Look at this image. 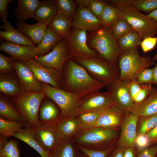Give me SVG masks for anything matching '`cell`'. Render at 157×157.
<instances>
[{
	"instance_id": "cell-54",
	"label": "cell",
	"mask_w": 157,
	"mask_h": 157,
	"mask_svg": "<svg viewBox=\"0 0 157 157\" xmlns=\"http://www.w3.org/2000/svg\"><path fill=\"white\" fill-rule=\"evenodd\" d=\"M124 149L122 147H115L108 157H123Z\"/></svg>"
},
{
	"instance_id": "cell-50",
	"label": "cell",
	"mask_w": 157,
	"mask_h": 157,
	"mask_svg": "<svg viewBox=\"0 0 157 157\" xmlns=\"http://www.w3.org/2000/svg\"><path fill=\"white\" fill-rule=\"evenodd\" d=\"M141 84L137 80H133L131 81L128 86L129 93L134 101L135 96L141 88Z\"/></svg>"
},
{
	"instance_id": "cell-12",
	"label": "cell",
	"mask_w": 157,
	"mask_h": 157,
	"mask_svg": "<svg viewBox=\"0 0 157 157\" xmlns=\"http://www.w3.org/2000/svg\"><path fill=\"white\" fill-rule=\"evenodd\" d=\"M22 61L32 71L38 81L56 88L63 89L62 72L54 68L46 67L33 59Z\"/></svg>"
},
{
	"instance_id": "cell-53",
	"label": "cell",
	"mask_w": 157,
	"mask_h": 157,
	"mask_svg": "<svg viewBox=\"0 0 157 157\" xmlns=\"http://www.w3.org/2000/svg\"><path fill=\"white\" fill-rule=\"evenodd\" d=\"M138 151L135 147H129L124 149L123 157H137Z\"/></svg>"
},
{
	"instance_id": "cell-2",
	"label": "cell",
	"mask_w": 157,
	"mask_h": 157,
	"mask_svg": "<svg viewBox=\"0 0 157 157\" xmlns=\"http://www.w3.org/2000/svg\"><path fill=\"white\" fill-rule=\"evenodd\" d=\"M119 135V128L94 127L81 129L72 141L85 148L102 150L115 146Z\"/></svg>"
},
{
	"instance_id": "cell-17",
	"label": "cell",
	"mask_w": 157,
	"mask_h": 157,
	"mask_svg": "<svg viewBox=\"0 0 157 157\" xmlns=\"http://www.w3.org/2000/svg\"><path fill=\"white\" fill-rule=\"evenodd\" d=\"M138 118L131 113L125 115L120 126V133L116 144L117 147L124 148L129 147H135Z\"/></svg>"
},
{
	"instance_id": "cell-21",
	"label": "cell",
	"mask_w": 157,
	"mask_h": 157,
	"mask_svg": "<svg viewBox=\"0 0 157 157\" xmlns=\"http://www.w3.org/2000/svg\"><path fill=\"white\" fill-rule=\"evenodd\" d=\"M131 113L138 117L157 114V89L152 87L146 99L140 102L134 103Z\"/></svg>"
},
{
	"instance_id": "cell-57",
	"label": "cell",
	"mask_w": 157,
	"mask_h": 157,
	"mask_svg": "<svg viewBox=\"0 0 157 157\" xmlns=\"http://www.w3.org/2000/svg\"><path fill=\"white\" fill-rule=\"evenodd\" d=\"M153 83L157 85V64L153 68Z\"/></svg>"
},
{
	"instance_id": "cell-4",
	"label": "cell",
	"mask_w": 157,
	"mask_h": 157,
	"mask_svg": "<svg viewBox=\"0 0 157 157\" xmlns=\"http://www.w3.org/2000/svg\"><path fill=\"white\" fill-rule=\"evenodd\" d=\"M46 94L43 91L22 92L12 99L24 120V127L33 128L40 124L38 113L42 102Z\"/></svg>"
},
{
	"instance_id": "cell-24",
	"label": "cell",
	"mask_w": 157,
	"mask_h": 157,
	"mask_svg": "<svg viewBox=\"0 0 157 157\" xmlns=\"http://www.w3.org/2000/svg\"><path fill=\"white\" fill-rule=\"evenodd\" d=\"M16 25L17 30L29 37L36 45L41 42L48 28L45 24L38 22L29 24L23 22H17Z\"/></svg>"
},
{
	"instance_id": "cell-5",
	"label": "cell",
	"mask_w": 157,
	"mask_h": 157,
	"mask_svg": "<svg viewBox=\"0 0 157 157\" xmlns=\"http://www.w3.org/2000/svg\"><path fill=\"white\" fill-rule=\"evenodd\" d=\"M117 64L120 71L118 80H136L143 69L155 65V62L149 56H142L137 48L122 51L119 56Z\"/></svg>"
},
{
	"instance_id": "cell-51",
	"label": "cell",
	"mask_w": 157,
	"mask_h": 157,
	"mask_svg": "<svg viewBox=\"0 0 157 157\" xmlns=\"http://www.w3.org/2000/svg\"><path fill=\"white\" fill-rule=\"evenodd\" d=\"M13 0H0V17L2 20L6 19L9 13L7 6L8 3Z\"/></svg>"
},
{
	"instance_id": "cell-23",
	"label": "cell",
	"mask_w": 157,
	"mask_h": 157,
	"mask_svg": "<svg viewBox=\"0 0 157 157\" xmlns=\"http://www.w3.org/2000/svg\"><path fill=\"white\" fill-rule=\"evenodd\" d=\"M56 129L64 140H72L81 130L76 116L62 119Z\"/></svg>"
},
{
	"instance_id": "cell-41",
	"label": "cell",
	"mask_w": 157,
	"mask_h": 157,
	"mask_svg": "<svg viewBox=\"0 0 157 157\" xmlns=\"http://www.w3.org/2000/svg\"><path fill=\"white\" fill-rule=\"evenodd\" d=\"M0 157H20L19 148L15 140L10 139L0 149Z\"/></svg>"
},
{
	"instance_id": "cell-36",
	"label": "cell",
	"mask_w": 157,
	"mask_h": 157,
	"mask_svg": "<svg viewBox=\"0 0 157 157\" xmlns=\"http://www.w3.org/2000/svg\"><path fill=\"white\" fill-rule=\"evenodd\" d=\"M57 14L63 15L72 21L77 10L78 5L75 0H55Z\"/></svg>"
},
{
	"instance_id": "cell-55",
	"label": "cell",
	"mask_w": 157,
	"mask_h": 157,
	"mask_svg": "<svg viewBox=\"0 0 157 157\" xmlns=\"http://www.w3.org/2000/svg\"><path fill=\"white\" fill-rule=\"evenodd\" d=\"M79 7L88 8L90 0H75Z\"/></svg>"
},
{
	"instance_id": "cell-34",
	"label": "cell",
	"mask_w": 157,
	"mask_h": 157,
	"mask_svg": "<svg viewBox=\"0 0 157 157\" xmlns=\"http://www.w3.org/2000/svg\"><path fill=\"white\" fill-rule=\"evenodd\" d=\"M80 152L72 140H64L49 157H80Z\"/></svg>"
},
{
	"instance_id": "cell-31",
	"label": "cell",
	"mask_w": 157,
	"mask_h": 157,
	"mask_svg": "<svg viewBox=\"0 0 157 157\" xmlns=\"http://www.w3.org/2000/svg\"><path fill=\"white\" fill-rule=\"evenodd\" d=\"M63 38L48 27L42 40L35 47L37 57H42L49 53L53 46Z\"/></svg>"
},
{
	"instance_id": "cell-18",
	"label": "cell",
	"mask_w": 157,
	"mask_h": 157,
	"mask_svg": "<svg viewBox=\"0 0 157 157\" xmlns=\"http://www.w3.org/2000/svg\"><path fill=\"white\" fill-rule=\"evenodd\" d=\"M0 51L10 56L14 60L24 61L37 57L35 47L22 45L5 40L1 43Z\"/></svg>"
},
{
	"instance_id": "cell-56",
	"label": "cell",
	"mask_w": 157,
	"mask_h": 157,
	"mask_svg": "<svg viewBox=\"0 0 157 157\" xmlns=\"http://www.w3.org/2000/svg\"><path fill=\"white\" fill-rule=\"evenodd\" d=\"M8 138L6 136L0 135V149L3 148L8 141Z\"/></svg>"
},
{
	"instance_id": "cell-19",
	"label": "cell",
	"mask_w": 157,
	"mask_h": 157,
	"mask_svg": "<svg viewBox=\"0 0 157 157\" xmlns=\"http://www.w3.org/2000/svg\"><path fill=\"white\" fill-rule=\"evenodd\" d=\"M72 26L76 29L95 31L102 26L101 20L88 8L79 7L72 20Z\"/></svg>"
},
{
	"instance_id": "cell-14",
	"label": "cell",
	"mask_w": 157,
	"mask_h": 157,
	"mask_svg": "<svg viewBox=\"0 0 157 157\" xmlns=\"http://www.w3.org/2000/svg\"><path fill=\"white\" fill-rule=\"evenodd\" d=\"M31 128L39 144L49 154L54 151L64 140L56 129L41 124Z\"/></svg>"
},
{
	"instance_id": "cell-49",
	"label": "cell",
	"mask_w": 157,
	"mask_h": 157,
	"mask_svg": "<svg viewBox=\"0 0 157 157\" xmlns=\"http://www.w3.org/2000/svg\"><path fill=\"white\" fill-rule=\"evenodd\" d=\"M137 151V157H155L157 154V144Z\"/></svg>"
},
{
	"instance_id": "cell-61",
	"label": "cell",
	"mask_w": 157,
	"mask_h": 157,
	"mask_svg": "<svg viewBox=\"0 0 157 157\" xmlns=\"http://www.w3.org/2000/svg\"><path fill=\"white\" fill-rule=\"evenodd\" d=\"M155 157H157V155H156V156Z\"/></svg>"
},
{
	"instance_id": "cell-32",
	"label": "cell",
	"mask_w": 157,
	"mask_h": 157,
	"mask_svg": "<svg viewBox=\"0 0 157 157\" xmlns=\"http://www.w3.org/2000/svg\"><path fill=\"white\" fill-rule=\"evenodd\" d=\"M72 26L71 20L63 15L57 14L47 26L58 36L67 39Z\"/></svg>"
},
{
	"instance_id": "cell-25",
	"label": "cell",
	"mask_w": 157,
	"mask_h": 157,
	"mask_svg": "<svg viewBox=\"0 0 157 157\" xmlns=\"http://www.w3.org/2000/svg\"><path fill=\"white\" fill-rule=\"evenodd\" d=\"M57 14V7L54 1L44 0L41 1L33 18L37 22L47 26Z\"/></svg>"
},
{
	"instance_id": "cell-46",
	"label": "cell",
	"mask_w": 157,
	"mask_h": 157,
	"mask_svg": "<svg viewBox=\"0 0 157 157\" xmlns=\"http://www.w3.org/2000/svg\"><path fill=\"white\" fill-rule=\"evenodd\" d=\"M141 88L135 98L134 103H138L146 99L150 93L152 88L151 84H141Z\"/></svg>"
},
{
	"instance_id": "cell-38",
	"label": "cell",
	"mask_w": 157,
	"mask_h": 157,
	"mask_svg": "<svg viewBox=\"0 0 157 157\" xmlns=\"http://www.w3.org/2000/svg\"><path fill=\"white\" fill-rule=\"evenodd\" d=\"M120 17L119 9L107 3L104 8L100 20L103 26H110Z\"/></svg>"
},
{
	"instance_id": "cell-15",
	"label": "cell",
	"mask_w": 157,
	"mask_h": 157,
	"mask_svg": "<svg viewBox=\"0 0 157 157\" xmlns=\"http://www.w3.org/2000/svg\"><path fill=\"white\" fill-rule=\"evenodd\" d=\"M13 63L22 92L43 90L41 83L37 80L32 71L23 61L14 60Z\"/></svg>"
},
{
	"instance_id": "cell-43",
	"label": "cell",
	"mask_w": 157,
	"mask_h": 157,
	"mask_svg": "<svg viewBox=\"0 0 157 157\" xmlns=\"http://www.w3.org/2000/svg\"><path fill=\"white\" fill-rule=\"evenodd\" d=\"M14 60L10 57L0 53V73L11 74L15 72Z\"/></svg>"
},
{
	"instance_id": "cell-45",
	"label": "cell",
	"mask_w": 157,
	"mask_h": 157,
	"mask_svg": "<svg viewBox=\"0 0 157 157\" xmlns=\"http://www.w3.org/2000/svg\"><path fill=\"white\" fill-rule=\"evenodd\" d=\"M136 80L141 84H153V68H147L143 69L138 75Z\"/></svg>"
},
{
	"instance_id": "cell-42",
	"label": "cell",
	"mask_w": 157,
	"mask_h": 157,
	"mask_svg": "<svg viewBox=\"0 0 157 157\" xmlns=\"http://www.w3.org/2000/svg\"><path fill=\"white\" fill-rule=\"evenodd\" d=\"M80 151L88 157H108L115 146L107 149L97 150L87 148L75 144Z\"/></svg>"
},
{
	"instance_id": "cell-40",
	"label": "cell",
	"mask_w": 157,
	"mask_h": 157,
	"mask_svg": "<svg viewBox=\"0 0 157 157\" xmlns=\"http://www.w3.org/2000/svg\"><path fill=\"white\" fill-rule=\"evenodd\" d=\"M101 113L85 112L77 115L76 116L79 121L81 129L93 127Z\"/></svg>"
},
{
	"instance_id": "cell-20",
	"label": "cell",
	"mask_w": 157,
	"mask_h": 157,
	"mask_svg": "<svg viewBox=\"0 0 157 157\" xmlns=\"http://www.w3.org/2000/svg\"><path fill=\"white\" fill-rule=\"evenodd\" d=\"M125 115L121 111L112 105L101 113L93 127L119 128Z\"/></svg>"
},
{
	"instance_id": "cell-60",
	"label": "cell",
	"mask_w": 157,
	"mask_h": 157,
	"mask_svg": "<svg viewBox=\"0 0 157 157\" xmlns=\"http://www.w3.org/2000/svg\"><path fill=\"white\" fill-rule=\"evenodd\" d=\"M80 157H88V156L81 152L80 154Z\"/></svg>"
},
{
	"instance_id": "cell-44",
	"label": "cell",
	"mask_w": 157,
	"mask_h": 157,
	"mask_svg": "<svg viewBox=\"0 0 157 157\" xmlns=\"http://www.w3.org/2000/svg\"><path fill=\"white\" fill-rule=\"evenodd\" d=\"M106 1L90 0L88 8L98 19H100L104 8L107 3Z\"/></svg>"
},
{
	"instance_id": "cell-30",
	"label": "cell",
	"mask_w": 157,
	"mask_h": 157,
	"mask_svg": "<svg viewBox=\"0 0 157 157\" xmlns=\"http://www.w3.org/2000/svg\"><path fill=\"white\" fill-rule=\"evenodd\" d=\"M13 137L26 143L42 157H49V154L41 147L35 139L31 128H22L14 134Z\"/></svg>"
},
{
	"instance_id": "cell-3",
	"label": "cell",
	"mask_w": 157,
	"mask_h": 157,
	"mask_svg": "<svg viewBox=\"0 0 157 157\" xmlns=\"http://www.w3.org/2000/svg\"><path fill=\"white\" fill-rule=\"evenodd\" d=\"M89 38V47L95 50L99 57L110 64H117L119 56L122 51L112 32L110 26H103L94 31Z\"/></svg>"
},
{
	"instance_id": "cell-7",
	"label": "cell",
	"mask_w": 157,
	"mask_h": 157,
	"mask_svg": "<svg viewBox=\"0 0 157 157\" xmlns=\"http://www.w3.org/2000/svg\"><path fill=\"white\" fill-rule=\"evenodd\" d=\"M117 8L120 17L126 20L142 39L157 34V24L147 15L131 6Z\"/></svg>"
},
{
	"instance_id": "cell-8",
	"label": "cell",
	"mask_w": 157,
	"mask_h": 157,
	"mask_svg": "<svg viewBox=\"0 0 157 157\" xmlns=\"http://www.w3.org/2000/svg\"><path fill=\"white\" fill-rule=\"evenodd\" d=\"M41 83L46 96L52 100L60 108L63 119L76 116L81 98L63 89L54 88L44 83Z\"/></svg>"
},
{
	"instance_id": "cell-10",
	"label": "cell",
	"mask_w": 157,
	"mask_h": 157,
	"mask_svg": "<svg viewBox=\"0 0 157 157\" xmlns=\"http://www.w3.org/2000/svg\"><path fill=\"white\" fill-rule=\"evenodd\" d=\"M87 31L71 28L67 38L68 52L72 58L88 59L99 57L87 44Z\"/></svg>"
},
{
	"instance_id": "cell-6",
	"label": "cell",
	"mask_w": 157,
	"mask_h": 157,
	"mask_svg": "<svg viewBox=\"0 0 157 157\" xmlns=\"http://www.w3.org/2000/svg\"><path fill=\"white\" fill-rule=\"evenodd\" d=\"M72 59L83 67L94 78L107 85L119 78L120 71L117 64H110L99 57L88 59Z\"/></svg>"
},
{
	"instance_id": "cell-28",
	"label": "cell",
	"mask_w": 157,
	"mask_h": 157,
	"mask_svg": "<svg viewBox=\"0 0 157 157\" xmlns=\"http://www.w3.org/2000/svg\"><path fill=\"white\" fill-rule=\"evenodd\" d=\"M0 115L7 119L20 121L24 123L21 114L12 99L3 94H0Z\"/></svg>"
},
{
	"instance_id": "cell-37",
	"label": "cell",
	"mask_w": 157,
	"mask_h": 157,
	"mask_svg": "<svg viewBox=\"0 0 157 157\" xmlns=\"http://www.w3.org/2000/svg\"><path fill=\"white\" fill-rule=\"evenodd\" d=\"M157 125V114L139 117L137 124V135H145Z\"/></svg>"
},
{
	"instance_id": "cell-58",
	"label": "cell",
	"mask_w": 157,
	"mask_h": 157,
	"mask_svg": "<svg viewBox=\"0 0 157 157\" xmlns=\"http://www.w3.org/2000/svg\"><path fill=\"white\" fill-rule=\"evenodd\" d=\"M147 15L153 19L157 24V9L149 13Z\"/></svg>"
},
{
	"instance_id": "cell-22",
	"label": "cell",
	"mask_w": 157,
	"mask_h": 157,
	"mask_svg": "<svg viewBox=\"0 0 157 157\" xmlns=\"http://www.w3.org/2000/svg\"><path fill=\"white\" fill-rule=\"evenodd\" d=\"M2 20L4 24L1 25L0 28L5 31H0L1 38L20 45H29L35 47L37 46L29 37L14 28L6 19Z\"/></svg>"
},
{
	"instance_id": "cell-11",
	"label": "cell",
	"mask_w": 157,
	"mask_h": 157,
	"mask_svg": "<svg viewBox=\"0 0 157 157\" xmlns=\"http://www.w3.org/2000/svg\"><path fill=\"white\" fill-rule=\"evenodd\" d=\"M67 46V39L63 38L53 46L49 53L33 59L46 67L54 68L62 72L65 62L72 58L68 52Z\"/></svg>"
},
{
	"instance_id": "cell-1",
	"label": "cell",
	"mask_w": 157,
	"mask_h": 157,
	"mask_svg": "<svg viewBox=\"0 0 157 157\" xmlns=\"http://www.w3.org/2000/svg\"><path fill=\"white\" fill-rule=\"evenodd\" d=\"M63 89L80 98L99 91L106 84L92 77L82 66L70 58L65 63L62 72Z\"/></svg>"
},
{
	"instance_id": "cell-39",
	"label": "cell",
	"mask_w": 157,
	"mask_h": 157,
	"mask_svg": "<svg viewBox=\"0 0 157 157\" xmlns=\"http://www.w3.org/2000/svg\"><path fill=\"white\" fill-rule=\"evenodd\" d=\"M110 28L113 36L117 40L132 29L126 20L121 17L113 22L110 25Z\"/></svg>"
},
{
	"instance_id": "cell-27",
	"label": "cell",
	"mask_w": 157,
	"mask_h": 157,
	"mask_svg": "<svg viewBox=\"0 0 157 157\" xmlns=\"http://www.w3.org/2000/svg\"><path fill=\"white\" fill-rule=\"evenodd\" d=\"M17 6L14 11L19 22L33 18L41 1L38 0H17Z\"/></svg>"
},
{
	"instance_id": "cell-29",
	"label": "cell",
	"mask_w": 157,
	"mask_h": 157,
	"mask_svg": "<svg viewBox=\"0 0 157 157\" xmlns=\"http://www.w3.org/2000/svg\"><path fill=\"white\" fill-rule=\"evenodd\" d=\"M111 4L117 7L131 6L140 11L149 13L157 9V0H113Z\"/></svg>"
},
{
	"instance_id": "cell-47",
	"label": "cell",
	"mask_w": 157,
	"mask_h": 157,
	"mask_svg": "<svg viewBox=\"0 0 157 157\" xmlns=\"http://www.w3.org/2000/svg\"><path fill=\"white\" fill-rule=\"evenodd\" d=\"M157 43V37H148L144 39L140 43L141 48L144 52L151 50Z\"/></svg>"
},
{
	"instance_id": "cell-59",
	"label": "cell",
	"mask_w": 157,
	"mask_h": 157,
	"mask_svg": "<svg viewBox=\"0 0 157 157\" xmlns=\"http://www.w3.org/2000/svg\"><path fill=\"white\" fill-rule=\"evenodd\" d=\"M152 60L155 61L157 60V53L152 58Z\"/></svg>"
},
{
	"instance_id": "cell-26",
	"label": "cell",
	"mask_w": 157,
	"mask_h": 157,
	"mask_svg": "<svg viewBox=\"0 0 157 157\" xmlns=\"http://www.w3.org/2000/svg\"><path fill=\"white\" fill-rule=\"evenodd\" d=\"M0 92L13 98L22 92L15 72L11 74H0Z\"/></svg>"
},
{
	"instance_id": "cell-33",
	"label": "cell",
	"mask_w": 157,
	"mask_h": 157,
	"mask_svg": "<svg viewBox=\"0 0 157 157\" xmlns=\"http://www.w3.org/2000/svg\"><path fill=\"white\" fill-rule=\"evenodd\" d=\"M142 40L138 33L132 29L117 39V42L119 49L123 51L138 48Z\"/></svg>"
},
{
	"instance_id": "cell-16",
	"label": "cell",
	"mask_w": 157,
	"mask_h": 157,
	"mask_svg": "<svg viewBox=\"0 0 157 157\" xmlns=\"http://www.w3.org/2000/svg\"><path fill=\"white\" fill-rule=\"evenodd\" d=\"M38 118L40 124L56 129L63 119L61 112L59 107L46 96L40 105Z\"/></svg>"
},
{
	"instance_id": "cell-52",
	"label": "cell",
	"mask_w": 157,
	"mask_h": 157,
	"mask_svg": "<svg viewBox=\"0 0 157 157\" xmlns=\"http://www.w3.org/2000/svg\"><path fill=\"white\" fill-rule=\"evenodd\" d=\"M145 135L149 141L150 145L157 144V125Z\"/></svg>"
},
{
	"instance_id": "cell-9",
	"label": "cell",
	"mask_w": 157,
	"mask_h": 157,
	"mask_svg": "<svg viewBox=\"0 0 157 157\" xmlns=\"http://www.w3.org/2000/svg\"><path fill=\"white\" fill-rule=\"evenodd\" d=\"M131 80H117L107 85V92L112 105L125 115L131 113L134 101L129 91L128 86Z\"/></svg>"
},
{
	"instance_id": "cell-48",
	"label": "cell",
	"mask_w": 157,
	"mask_h": 157,
	"mask_svg": "<svg viewBox=\"0 0 157 157\" xmlns=\"http://www.w3.org/2000/svg\"><path fill=\"white\" fill-rule=\"evenodd\" d=\"M150 145L149 141L145 134L137 135L135 141V147L138 149L137 150L149 147Z\"/></svg>"
},
{
	"instance_id": "cell-13",
	"label": "cell",
	"mask_w": 157,
	"mask_h": 157,
	"mask_svg": "<svg viewBox=\"0 0 157 157\" xmlns=\"http://www.w3.org/2000/svg\"><path fill=\"white\" fill-rule=\"evenodd\" d=\"M112 105L107 92H92L81 98L76 115L85 112L101 113Z\"/></svg>"
},
{
	"instance_id": "cell-35",
	"label": "cell",
	"mask_w": 157,
	"mask_h": 157,
	"mask_svg": "<svg viewBox=\"0 0 157 157\" xmlns=\"http://www.w3.org/2000/svg\"><path fill=\"white\" fill-rule=\"evenodd\" d=\"M24 127L23 122L7 119L0 115V134L8 138Z\"/></svg>"
}]
</instances>
